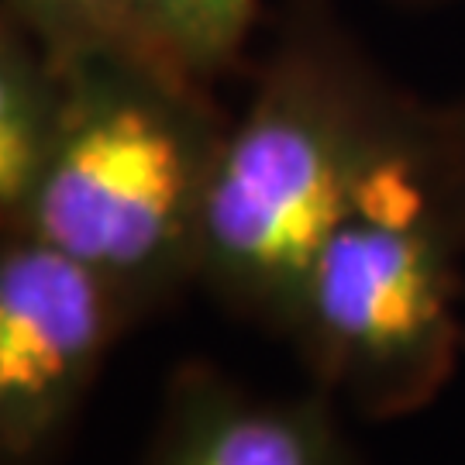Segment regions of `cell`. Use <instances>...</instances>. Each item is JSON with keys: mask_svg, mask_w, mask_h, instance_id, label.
Listing matches in <instances>:
<instances>
[{"mask_svg": "<svg viewBox=\"0 0 465 465\" xmlns=\"http://www.w3.org/2000/svg\"><path fill=\"white\" fill-rule=\"evenodd\" d=\"M465 163L451 111L393 90L290 331L314 386L366 417L428 407L465 349Z\"/></svg>", "mask_w": 465, "mask_h": 465, "instance_id": "obj_1", "label": "cell"}, {"mask_svg": "<svg viewBox=\"0 0 465 465\" xmlns=\"http://www.w3.org/2000/svg\"><path fill=\"white\" fill-rule=\"evenodd\" d=\"M59 117L17 232L90 269L132 321L197 282L224 121L203 80L149 49L55 59Z\"/></svg>", "mask_w": 465, "mask_h": 465, "instance_id": "obj_2", "label": "cell"}, {"mask_svg": "<svg viewBox=\"0 0 465 465\" xmlns=\"http://www.w3.org/2000/svg\"><path fill=\"white\" fill-rule=\"evenodd\" d=\"M390 97L328 21L286 35L228 124L207 190L197 282L217 303L290 338Z\"/></svg>", "mask_w": 465, "mask_h": 465, "instance_id": "obj_3", "label": "cell"}, {"mask_svg": "<svg viewBox=\"0 0 465 465\" xmlns=\"http://www.w3.org/2000/svg\"><path fill=\"white\" fill-rule=\"evenodd\" d=\"M134 321L90 269L0 232V465H45Z\"/></svg>", "mask_w": 465, "mask_h": 465, "instance_id": "obj_4", "label": "cell"}, {"mask_svg": "<svg viewBox=\"0 0 465 465\" xmlns=\"http://www.w3.org/2000/svg\"><path fill=\"white\" fill-rule=\"evenodd\" d=\"M145 465H355V455L321 386L266 397L186 366L169 382Z\"/></svg>", "mask_w": 465, "mask_h": 465, "instance_id": "obj_5", "label": "cell"}, {"mask_svg": "<svg viewBox=\"0 0 465 465\" xmlns=\"http://www.w3.org/2000/svg\"><path fill=\"white\" fill-rule=\"evenodd\" d=\"M59 97L55 59L0 15V232H17L25 221L49 155Z\"/></svg>", "mask_w": 465, "mask_h": 465, "instance_id": "obj_6", "label": "cell"}, {"mask_svg": "<svg viewBox=\"0 0 465 465\" xmlns=\"http://www.w3.org/2000/svg\"><path fill=\"white\" fill-rule=\"evenodd\" d=\"M132 11L152 52L197 80H211L242 49L255 0H132Z\"/></svg>", "mask_w": 465, "mask_h": 465, "instance_id": "obj_7", "label": "cell"}, {"mask_svg": "<svg viewBox=\"0 0 465 465\" xmlns=\"http://www.w3.org/2000/svg\"><path fill=\"white\" fill-rule=\"evenodd\" d=\"M4 4L52 59H69L80 52L114 49V45L149 49L134 25L132 0H4Z\"/></svg>", "mask_w": 465, "mask_h": 465, "instance_id": "obj_8", "label": "cell"}, {"mask_svg": "<svg viewBox=\"0 0 465 465\" xmlns=\"http://www.w3.org/2000/svg\"><path fill=\"white\" fill-rule=\"evenodd\" d=\"M451 121H455V134H459V149H462V163H465V104L451 111Z\"/></svg>", "mask_w": 465, "mask_h": 465, "instance_id": "obj_9", "label": "cell"}]
</instances>
